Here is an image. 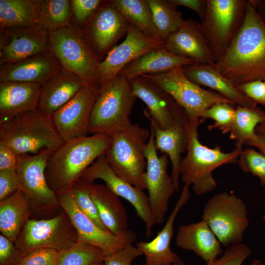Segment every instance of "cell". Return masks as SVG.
<instances>
[{"label": "cell", "mask_w": 265, "mask_h": 265, "mask_svg": "<svg viewBox=\"0 0 265 265\" xmlns=\"http://www.w3.org/2000/svg\"><path fill=\"white\" fill-rule=\"evenodd\" d=\"M214 66L237 86L265 78V26L250 0L240 27Z\"/></svg>", "instance_id": "cell-1"}, {"label": "cell", "mask_w": 265, "mask_h": 265, "mask_svg": "<svg viewBox=\"0 0 265 265\" xmlns=\"http://www.w3.org/2000/svg\"><path fill=\"white\" fill-rule=\"evenodd\" d=\"M110 141V135L94 134L64 142L48 160L46 177L51 188L56 192L80 179L86 169L105 154Z\"/></svg>", "instance_id": "cell-2"}, {"label": "cell", "mask_w": 265, "mask_h": 265, "mask_svg": "<svg viewBox=\"0 0 265 265\" xmlns=\"http://www.w3.org/2000/svg\"><path fill=\"white\" fill-rule=\"evenodd\" d=\"M63 142L52 116L39 107L0 123V143L18 155H34L44 150L53 152Z\"/></svg>", "instance_id": "cell-3"}, {"label": "cell", "mask_w": 265, "mask_h": 265, "mask_svg": "<svg viewBox=\"0 0 265 265\" xmlns=\"http://www.w3.org/2000/svg\"><path fill=\"white\" fill-rule=\"evenodd\" d=\"M199 123V119H188L186 154L182 159L180 172L184 185H192L194 193L202 195L210 193L217 186L213 170L224 164L237 163L243 149L235 147L231 152L226 153L219 146L211 148L203 145L198 139Z\"/></svg>", "instance_id": "cell-4"}, {"label": "cell", "mask_w": 265, "mask_h": 265, "mask_svg": "<svg viewBox=\"0 0 265 265\" xmlns=\"http://www.w3.org/2000/svg\"><path fill=\"white\" fill-rule=\"evenodd\" d=\"M136 98L130 80L121 73L100 86L89 133L111 136L128 127L132 124L130 116Z\"/></svg>", "instance_id": "cell-5"}, {"label": "cell", "mask_w": 265, "mask_h": 265, "mask_svg": "<svg viewBox=\"0 0 265 265\" xmlns=\"http://www.w3.org/2000/svg\"><path fill=\"white\" fill-rule=\"evenodd\" d=\"M150 136L148 129L137 123L131 124L111 136L110 145L105 154L118 176L142 190L146 189L145 150Z\"/></svg>", "instance_id": "cell-6"}, {"label": "cell", "mask_w": 265, "mask_h": 265, "mask_svg": "<svg viewBox=\"0 0 265 265\" xmlns=\"http://www.w3.org/2000/svg\"><path fill=\"white\" fill-rule=\"evenodd\" d=\"M48 38L50 51L63 68L89 83H97L100 61L82 27L72 23L65 27L49 31Z\"/></svg>", "instance_id": "cell-7"}, {"label": "cell", "mask_w": 265, "mask_h": 265, "mask_svg": "<svg viewBox=\"0 0 265 265\" xmlns=\"http://www.w3.org/2000/svg\"><path fill=\"white\" fill-rule=\"evenodd\" d=\"M248 0H207L202 29L215 63L224 56L240 27Z\"/></svg>", "instance_id": "cell-8"}, {"label": "cell", "mask_w": 265, "mask_h": 265, "mask_svg": "<svg viewBox=\"0 0 265 265\" xmlns=\"http://www.w3.org/2000/svg\"><path fill=\"white\" fill-rule=\"evenodd\" d=\"M202 218L226 247L242 243L249 225L247 209L243 201L226 192L214 194L208 200Z\"/></svg>", "instance_id": "cell-9"}, {"label": "cell", "mask_w": 265, "mask_h": 265, "mask_svg": "<svg viewBox=\"0 0 265 265\" xmlns=\"http://www.w3.org/2000/svg\"><path fill=\"white\" fill-rule=\"evenodd\" d=\"M167 92L185 110L189 120L199 119L202 112L215 104H235L220 94L203 88L189 80L183 67L154 75H142Z\"/></svg>", "instance_id": "cell-10"}, {"label": "cell", "mask_w": 265, "mask_h": 265, "mask_svg": "<svg viewBox=\"0 0 265 265\" xmlns=\"http://www.w3.org/2000/svg\"><path fill=\"white\" fill-rule=\"evenodd\" d=\"M15 243L23 256L38 248L60 252L77 244L78 235L65 212L47 219H28Z\"/></svg>", "instance_id": "cell-11"}, {"label": "cell", "mask_w": 265, "mask_h": 265, "mask_svg": "<svg viewBox=\"0 0 265 265\" xmlns=\"http://www.w3.org/2000/svg\"><path fill=\"white\" fill-rule=\"evenodd\" d=\"M55 192L60 205L77 232L78 243H86L98 247L106 256L132 244L136 240V234L131 230L116 235L98 227L78 208L69 187Z\"/></svg>", "instance_id": "cell-12"}, {"label": "cell", "mask_w": 265, "mask_h": 265, "mask_svg": "<svg viewBox=\"0 0 265 265\" xmlns=\"http://www.w3.org/2000/svg\"><path fill=\"white\" fill-rule=\"evenodd\" d=\"M150 128V136L145 150L147 166L144 180L154 223L159 225L163 223L170 199L176 191L167 172L168 157L166 154L158 155L154 129L151 124Z\"/></svg>", "instance_id": "cell-13"}, {"label": "cell", "mask_w": 265, "mask_h": 265, "mask_svg": "<svg viewBox=\"0 0 265 265\" xmlns=\"http://www.w3.org/2000/svg\"><path fill=\"white\" fill-rule=\"evenodd\" d=\"M129 26L113 1L106 0L83 28L101 62L118 41L126 36Z\"/></svg>", "instance_id": "cell-14"}, {"label": "cell", "mask_w": 265, "mask_h": 265, "mask_svg": "<svg viewBox=\"0 0 265 265\" xmlns=\"http://www.w3.org/2000/svg\"><path fill=\"white\" fill-rule=\"evenodd\" d=\"M99 88L96 83L88 84L51 115L64 142L87 136L92 111Z\"/></svg>", "instance_id": "cell-15"}, {"label": "cell", "mask_w": 265, "mask_h": 265, "mask_svg": "<svg viewBox=\"0 0 265 265\" xmlns=\"http://www.w3.org/2000/svg\"><path fill=\"white\" fill-rule=\"evenodd\" d=\"M80 179L91 181L97 179L103 181L112 192L124 198L133 206L137 215L145 224L146 238L151 236L155 224L148 195L143 190L118 176L108 163L105 154L99 157L86 169Z\"/></svg>", "instance_id": "cell-16"}, {"label": "cell", "mask_w": 265, "mask_h": 265, "mask_svg": "<svg viewBox=\"0 0 265 265\" xmlns=\"http://www.w3.org/2000/svg\"><path fill=\"white\" fill-rule=\"evenodd\" d=\"M52 153L44 150L34 155H18L16 171L21 190L30 204L52 207L60 205L56 192L50 187L46 177L48 160Z\"/></svg>", "instance_id": "cell-17"}, {"label": "cell", "mask_w": 265, "mask_h": 265, "mask_svg": "<svg viewBox=\"0 0 265 265\" xmlns=\"http://www.w3.org/2000/svg\"><path fill=\"white\" fill-rule=\"evenodd\" d=\"M162 48L163 42L147 38L138 28L130 25L125 40L114 47L99 62L97 83L99 86H102L143 54Z\"/></svg>", "instance_id": "cell-18"}, {"label": "cell", "mask_w": 265, "mask_h": 265, "mask_svg": "<svg viewBox=\"0 0 265 265\" xmlns=\"http://www.w3.org/2000/svg\"><path fill=\"white\" fill-rule=\"evenodd\" d=\"M130 82L135 96L147 106L143 110L145 116L159 128H169L177 119L186 115L174 99L151 80L140 76Z\"/></svg>", "instance_id": "cell-19"}, {"label": "cell", "mask_w": 265, "mask_h": 265, "mask_svg": "<svg viewBox=\"0 0 265 265\" xmlns=\"http://www.w3.org/2000/svg\"><path fill=\"white\" fill-rule=\"evenodd\" d=\"M48 51V31L40 26L0 29V64Z\"/></svg>", "instance_id": "cell-20"}, {"label": "cell", "mask_w": 265, "mask_h": 265, "mask_svg": "<svg viewBox=\"0 0 265 265\" xmlns=\"http://www.w3.org/2000/svg\"><path fill=\"white\" fill-rule=\"evenodd\" d=\"M0 65V82H23L41 85L63 68L50 50Z\"/></svg>", "instance_id": "cell-21"}, {"label": "cell", "mask_w": 265, "mask_h": 265, "mask_svg": "<svg viewBox=\"0 0 265 265\" xmlns=\"http://www.w3.org/2000/svg\"><path fill=\"white\" fill-rule=\"evenodd\" d=\"M168 52L192 60L195 64L213 65V57L204 35L201 24L190 19L163 42Z\"/></svg>", "instance_id": "cell-22"}, {"label": "cell", "mask_w": 265, "mask_h": 265, "mask_svg": "<svg viewBox=\"0 0 265 265\" xmlns=\"http://www.w3.org/2000/svg\"><path fill=\"white\" fill-rule=\"evenodd\" d=\"M189 186L184 185L179 198L162 229L150 241H139L136 247L145 257V265H172L179 256L170 247L176 218L189 197Z\"/></svg>", "instance_id": "cell-23"}, {"label": "cell", "mask_w": 265, "mask_h": 265, "mask_svg": "<svg viewBox=\"0 0 265 265\" xmlns=\"http://www.w3.org/2000/svg\"><path fill=\"white\" fill-rule=\"evenodd\" d=\"M88 84L78 75L62 68L42 85L38 107L51 116Z\"/></svg>", "instance_id": "cell-24"}, {"label": "cell", "mask_w": 265, "mask_h": 265, "mask_svg": "<svg viewBox=\"0 0 265 265\" xmlns=\"http://www.w3.org/2000/svg\"><path fill=\"white\" fill-rule=\"evenodd\" d=\"M187 115L179 118L169 128L162 129L150 122L154 131L155 146L162 154H166L172 165L171 177L176 192L179 191L181 155L186 151L188 136Z\"/></svg>", "instance_id": "cell-25"}, {"label": "cell", "mask_w": 265, "mask_h": 265, "mask_svg": "<svg viewBox=\"0 0 265 265\" xmlns=\"http://www.w3.org/2000/svg\"><path fill=\"white\" fill-rule=\"evenodd\" d=\"M41 87L33 83L0 82V123L38 107Z\"/></svg>", "instance_id": "cell-26"}, {"label": "cell", "mask_w": 265, "mask_h": 265, "mask_svg": "<svg viewBox=\"0 0 265 265\" xmlns=\"http://www.w3.org/2000/svg\"><path fill=\"white\" fill-rule=\"evenodd\" d=\"M175 241L178 247L194 252L206 263L222 253L221 243L203 220L180 226Z\"/></svg>", "instance_id": "cell-27"}, {"label": "cell", "mask_w": 265, "mask_h": 265, "mask_svg": "<svg viewBox=\"0 0 265 265\" xmlns=\"http://www.w3.org/2000/svg\"><path fill=\"white\" fill-rule=\"evenodd\" d=\"M186 77L198 85L208 87L238 106L253 107L257 103L242 93L213 65L193 64L183 67Z\"/></svg>", "instance_id": "cell-28"}, {"label": "cell", "mask_w": 265, "mask_h": 265, "mask_svg": "<svg viewBox=\"0 0 265 265\" xmlns=\"http://www.w3.org/2000/svg\"><path fill=\"white\" fill-rule=\"evenodd\" d=\"M89 192L107 229L116 235L126 232L129 230L127 211L119 197L105 185L94 181H90Z\"/></svg>", "instance_id": "cell-29"}, {"label": "cell", "mask_w": 265, "mask_h": 265, "mask_svg": "<svg viewBox=\"0 0 265 265\" xmlns=\"http://www.w3.org/2000/svg\"><path fill=\"white\" fill-rule=\"evenodd\" d=\"M195 64L191 59L174 54L164 48L148 52L120 72L129 80L143 75L161 74L179 67Z\"/></svg>", "instance_id": "cell-30"}, {"label": "cell", "mask_w": 265, "mask_h": 265, "mask_svg": "<svg viewBox=\"0 0 265 265\" xmlns=\"http://www.w3.org/2000/svg\"><path fill=\"white\" fill-rule=\"evenodd\" d=\"M30 204L19 190L0 201V231L1 235L15 242L31 212Z\"/></svg>", "instance_id": "cell-31"}, {"label": "cell", "mask_w": 265, "mask_h": 265, "mask_svg": "<svg viewBox=\"0 0 265 265\" xmlns=\"http://www.w3.org/2000/svg\"><path fill=\"white\" fill-rule=\"evenodd\" d=\"M38 0H0V29L39 26Z\"/></svg>", "instance_id": "cell-32"}, {"label": "cell", "mask_w": 265, "mask_h": 265, "mask_svg": "<svg viewBox=\"0 0 265 265\" xmlns=\"http://www.w3.org/2000/svg\"><path fill=\"white\" fill-rule=\"evenodd\" d=\"M265 120V112L257 106H238L230 138L235 140V147H242L245 142L256 140V127Z\"/></svg>", "instance_id": "cell-33"}, {"label": "cell", "mask_w": 265, "mask_h": 265, "mask_svg": "<svg viewBox=\"0 0 265 265\" xmlns=\"http://www.w3.org/2000/svg\"><path fill=\"white\" fill-rule=\"evenodd\" d=\"M112 1L130 25L136 26L147 38L162 42L155 28L152 13L147 0Z\"/></svg>", "instance_id": "cell-34"}, {"label": "cell", "mask_w": 265, "mask_h": 265, "mask_svg": "<svg viewBox=\"0 0 265 265\" xmlns=\"http://www.w3.org/2000/svg\"><path fill=\"white\" fill-rule=\"evenodd\" d=\"M159 38L164 42L184 23L182 13L169 0H147Z\"/></svg>", "instance_id": "cell-35"}, {"label": "cell", "mask_w": 265, "mask_h": 265, "mask_svg": "<svg viewBox=\"0 0 265 265\" xmlns=\"http://www.w3.org/2000/svg\"><path fill=\"white\" fill-rule=\"evenodd\" d=\"M39 26L51 31L70 25L72 16L71 0H40Z\"/></svg>", "instance_id": "cell-36"}, {"label": "cell", "mask_w": 265, "mask_h": 265, "mask_svg": "<svg viewBox=\"0 0 265 265\" xmlns=\"http://www.w3.org/2000/svg\"><path fill=\"white\" fill-rule=\"evenodd\" d=\"M102 250L93 245L77 243L72 247L59 252L57 265H91L104 261Z\"/></svg>", "instance_id": "cell-37"}, {"label": "cell", "mask_w": 265, "mask_h": 265, "mask_svg": "<svg viewBox=\"0 0 265 265\" xmlns=\"http://www.w3.org/2000/svg\"><path fill=\"white\" fill-rule=\"evenodd\" d=\"M90 181L80 179L69 187L80 210L102 229L109 232L100 218L97 208L89 192Z\"/></svg>", "instance_id": "cell-38"}, {"label": "cell", "mask_w": 265, "mask_h": 265, "mask_svg": "<svg viewBox=\"0 0 265 265\" xmlns=\"http://www.w3.org/2000/svg\"><path fill=\"white\" fill-rule=\"evenodd\" d=\"M234 104L221 102L205 110L200 117L212 119L214 123L208 126L209 130L219 129L223 133L230 132L234 122L236 108Z\"/></svg>", "instance_id": "cell-39"}, {"label": "cell", "mask_w": 265, "mask_h": 265, "mask_svg": "<svg viewBox=\"0 0 265 265\" xmlns=\"http://www.w3.org/2000/svg\"><path fill=\"white\" fill-rule=\"evenodd\" d=\"M242 171L257 176L261 184L265 186V156L253 148L242 150L238 162Z\"/></svg>", "instance_id": "cell-40"}, {"label": "cell", "mask_w": 265, "mask_h": 265, "mask_svg": "<svg viewBox=\"0 0 265 265\" xmlns=\"http://www.w3.org/2000/svg\"><path fill=\"white\" fill-rule=\"evenodd\" d=\"M105 1L102 0H71L72 13L75 24L84 27Z\"/></svg>", "instance_id": "cell-41"}, {"label": "cell", "mask_w": 265, "mask_h": 265, "mask_svg": "<svg viewBox=\"0 0 265 265\" xmlns=\"http://www.w3.org/2000/svg\"><path fill=\"white\" fill-rule=\"evenodd\" d=\"M251 253L250 248L246 244H234L226 247L220 258L206 263V265H242Z\"/></svg>", "instance_id": "cell-42"}, {"label": "cell", "mask_w": 265, "mask_h": 265, "mask_svg": "<svg viewBox=\"0 0 265 265\" xmlns=\"http://www.w3.org/2000/svg\"><path fill=\"white\" fill-rule=\"evenodd\" d=\"M59 251L38 248L26 254L17 265H57Z\"/></svg>", "instance_id": "cell-43"}, {"label": "cell", "mask_w": 265, "mask_h": 265, "mask_svg": "<svg viewBox=\"0 0 265 265\" xmlns=\"http://www.w3.org/2000/svg\"><path fill=\"white\" fill-rule=\"evenodd\" d=\"M21 190L16 169L0 171V201Z\"/></svg>", "instance_id": "cell-44"}, {"label": "cell", "mask_w": 265, "mask_h": 265, "mask_svg": "<svg viewBox=\"0 0 265 265\" xmlns=\"http://www.w3.org/2000/svg\"><path fill=\"white\" fill-rule=\"evenodd\" d=\"M142 255L137 247L132 244L113 254L105 256V265H131L132 262L139 256Z\"/></svg>", "instance_id": "cell-45"}, {"label": "cell", "mask_w": 265, "mask_h": 265, "mask_svg": "<svg viewBox=\"0 0 265 265\" xmlns=\"http://www.w3.org/2000/svg\"><path fill=\"white\" fill-rule=\"evenodd\" d=\"M13 242L0 235V265H17L23 257Z\"/></svg>", "instance_id": "cell-46"}, {"label": "cell", "mask_w": 265, "mask_h": 265, "mask_svg": "<svg viewBox=\"0 0 265 265\" xmlns=\"http://www.w3.org/2000/svg\"><path fill=\"white\" fill-rule=\"evenodd\" d=\"M237 87L248 98L265 106V82L264 80L249 81Z\"/></svg>", "instance_id": "cell-47"}, {"label": "cell", "mask_w": 265, "mask_h": 265, "mask_svg": "<svg viewBox=\"0 0 265 265\" xmlns=\"http://www.w3.org/2000/svg\"><path fill=\"white\" fill-rule=\"evenodd\" d=\"M18 155L8 146L0 143V171L16 169Z\"/></svg>", "instance_id": "cell-48"}, {"label": "cell", "mask_w": 265, "mask_h": 265, "mask_svg": "<svg viewBox=\"0 0 265 265\" xmlns=\"http://www.w3.org/2000/svg\"><path fill=\"white\" fill-rule=\"evenodd\" d=\"M176 7L182 6L193 10L200 17L201 22L205 19L207 0H169Z\"/></svg>", "instance_id": "cell-49"}, {"label": "cell", "mask_w": 265, "mask_h": 265, "mask_svg": "<svg viewBox=\"0 0 265 265\" xmlns=\"http://www.w3.org/2000/svg\"><path fill=\"white\" fill-rule=\"evenodd\" d=\"M257 139L253 141L245 142L244 145L257 148L265 156V133H257Z\"/></svg>", "instance_id": "cell-50"}, {"label": "cell", "mask_w": 265, "mask_h": 265, "mask_svg": "<svg viewBox=\"0 0 265 265\" xmlns=\"http://www.w3.org/2000/svg\"><path fill=\"white\" fill-rule=\"evenodd\" d=\"M256 7L257 11L265 26V0H250Z\"/></svg>", "instance_id": "cell-51"}, {"label": "cell", "mask_w": 265, "mask_h": 265, "mask_svg": "<svg viewBox=\"0 0 265 265\" xmlns=\"http://www.w3.org/2000/svg\"><path fill=\"white\" fill-rule=\"evenodd\" d=\"M255 132L256 133H265V120L256 127Z\"/></svg>", "instance_id": "cell-52"}, {"label": "cell", "mask_w": 265, "mask_h": 265, "mask_svg": "<svg viewBox=\"0 0 265 265\" xmlns=\"http://www.w3.org/2000/svg\"><path fill=\"white\" fill-rule=\"evenodd\" d=\"M172 265H185V264L183 260L179 256Z\"/></svg>", "instance_id": "cell-53"}, {"label": "cell", "mask_w": 265, "mask_h": 265, "mask_svg": "<svg viewBox=\"0 0 265 265\" xmlns=\"http://www.w3.org/2000/svg\"><path fill=\"white\" fill-rule=\"evenodd\" d=\"M250 265H263V263L260 260L255 259L252 261Z\"/></svg>", "instance_id": "cell-54"}, {"label": "cell", "mask_w": 265, "mask_h": 265, "mask_svg": "<svg viewBox=\"0 0 265 265\" xmlns=\"http://www.w3.org/2000/svg\"><path fill=\"white\" fill-rule=\"evenodd\" d=\"M91 265H105L104 262H99L95 263Z\"/></svg>", "instance_id": "cell-55"}, {"label": "cell", "mask_w": 265, "mask_h": 265, "mask_svg": "<svg viewBox=\"0 0 265 265\" xmlns=\"http://www.w3.org/2000/svg\"><path fill=\"white\" fill-rule=\"evenodd\" d=\"M264 261H265V263H263V265H265V258L264 259Z\"/></svg>", "instance_id": "cell-56"}, {"label": "cell", "mask_w": 265, "mask_h": 265, "mask_svg": "<svg viewBox=\"0 0 265 265\" xmlns=\"http://www.w3.org/2000/svg\"><path fill=\"white\" fill-rule=\"evenodd\" d=\"M264 220H265V216H264Z\"/></svg>", "instance_id": "cell-57"}, {"label": "cell", "mask_w": 265, "mask_h": 265, "mask_svg": "<svg viewBox=\"0 0 265 265\" xmlns=\"http://www.w3.org/2000/svg\"><path fill=\"white\" fill-rule=\"evenodd\" d=\"M264 81L265 82V78L264 79Z\"/></svg>", "instance_id": "cell-58"}, {"label": "cell", "mask_w": 265, "mask_h": 265, "mask_svg": "<svg viewBox=\"0 0 265 265\" xmlns=\"http://www.w3.org/2000/svg\"></svg>", "instance_id": "cell-59"}, {"label": "cell", "mask_w": 265, "mask_h": 265, "mask_svg": "<svg viewBox=\"0 0 265 265\" xmlns=\"http://www.w3.org/2000/svg\"></svg>", "instance_id": "cell-60"}]
</instances>
